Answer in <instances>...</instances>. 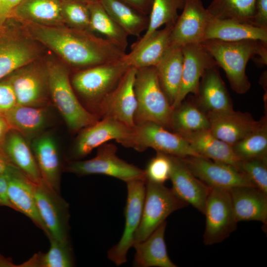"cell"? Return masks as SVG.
<instances>
[{
  "instance_id": "cell-7",
  "label": "cell",
  "mask_w": 267,
  "mask_h": 267,
  "mask_svg": "<svg viewBox=\"0 0 267 267\" xmlns=\"http://www.w3.org/2000/svg\"><path fill=\"white\" fill-rule=\"evenodd\" d=\"M204 215L205 227L203 242L212 245L222 242L237 228L229 190L211 188Z\"/></svg>"
},
{
  "instance_id": "cell-37",
  "label": "cell",
  "mask_w": 267,
  "mask_h": 267,
  "mask_svg": "<svg viewBox=\"0 0 267 267\" xmlns=\"http://www.w3.org/2000/svg\"><path fill=\"white\" fill-rule=\"evenodd\" d=\"M185 0H152L149 23L144 35L132 46L143 42L161 26L174 25L178 15V10L182 9Z\"/></svg>"
},
{
  "instance_id": "cell-41",
  "label": "cell",
  "mask_w": 267,
  "mask_h": 267,
  "mask_svg": "<svg viewBox=\"0 0 267 267\" xmlns=\"http://www.w3.org/2000/svg\"><path fill=\"white\" fill-rule=\"evenodd\" d=\"M239 169L254 186L267 193V157L240 161Z\"/></svg>"
},
{
  "instance_id": "cell-50",
  "label": "cell",
  "mask_w": 267,
  "mask_h": 267,
  "mask_svg": "<svg viewBox=\"0 0 267 267\" xmlns=\"http://www.w3.org/2000/svg\"><path fill=\"white\" fill-rule=\"evenodd\" d=\"M0 267H17L9 258H5L0 255Z\"/></svg>"
},
{
  "instance_id": "cell-42",
  "label": "cell",
  "mask_w": 267,
  "mask_h": 267,
  "mask_svg": "<svg viewBox=\"0 0 267 267\" xmlns=\"http://www.w3.org/2000/svg\"><path fill=\"white\" fill-rule=\"evenodd\" d=\"M171 167L170 156L157 152L144 170L145 178L154 183H164L170 179Z\"/></svg>"
},
{
  "instance_id": "cell-51",
  "label": "cell",
  "mask_w": 267,
  "mask_h": 267,
  "mask_svg": "<svg viewBox=\"0 0 267 267\" xmlns=\"http://www.w3.org/2000/svg\"><path fill=\"white\" fill-rule=\"evenodd\" d=\"M75 0L83 2L88 4L92 2L98 1L99 0Z\"/></svg>"
},
{
  "instance_id": "cell-32",
  "label": "cell",
  "mask_w": 267,
  "mask_h": 267,
  "mask_svg": "<svg viewBox=\"0 0 267 267\" xmlns=\"http://www.w3.org/2000/svg\"><path fill=\"white\" fill-rule=\"evenodd\" d=\"M3 115L11 129L25 138H35L45 126L47 118L45 107L18 104Z\"/></svg>"
},
{
  "instance_id": "cell-43",
  "label": "cell",
  "mask_w": 267,
  "mask_h": 267,
  "mask_svg": "<svg viewBox=\"0 0 267 267\" xmlns=\"http://www.w3.org/2000/svg\"><path fill=\"white\" fill-rule=\"evenodd\" d=\"M17 104L12 87L4 78L0 81V115H4Z\"/></svg>"
},
{
  "instance_id": "cell-44",
  "label": "cell",
  "mask_w": 267,
  "mask_h": 267,
  "mask_svg": "<svg viewBox=\"0 0 267 267\" xmlns=\"http://www.w3.org/2000/svg\"><path fill=\"white\" fill-rule=\"evenodd\" d=\"M252 24L267 28V0H256Z\"/></svg>"
},
{
  "instance_id": "cell-8",
  "label": "cell",
  "mask_w": 267,
  "mask_h": 267,
  "mask_svg": "<svg viewBox=\"0 0 267 267\" xmlns=\"http://www.w3.org/2000/svg\"><path fill=\"white\" fill-rule=\"evenodd\" d=\"M129 67L122 60L89 67L77 73L72 85L85 98L96 104L117 85Z\"/></svg>"
},
{
  "instance_id": "cell-47",
  "label": "cell",
  "mask_w": 267,
  "mask_h": 267,
  "mask_svg": "<svg viewBox=\"0 0 267 267\" xmlns=\"http://www.w3.org/2000/svg\"><path fill=\"white\" fill-rule=\"evenodd\" d=\"M19 170L8 160L3 151L0 150V175L12 174Z\"/></svg>"
},
{
  "instance_id": "cell-3",
  "label": "cell",
  "mask_w": 267,
  "mask_h": 267,
  "mask_svg": "<svg viewBox=\"0 0 267 267\" xmlns=\"http://www.w3.org/2000/svg\"><path fill=\"white\" fill-rule=\"evenodd\" d=\"M134 89L135 125L151 122L171 128L174 108L160 84L154 66L136 69Z\"/></svg>"
},
{
  "instance_id": "cell-6",
  "label": "cell",
  "mask_w": 267,
  "mask_h": 267,
  "mask_svg": "<svg viewBox=\"0 0 267 267\" xmlns=\"http://www.w3.org/2000/svg\"><path fill=\"white\" fill-rule=\"evenodd\" d=\"M129 147L140 151L150 147L157 152L180 158L200 156L181 134L151 122L135 125Z\"/></svg>"
},
{
  "instance_id": "cell-13",
  "label": "cell",
  "mask_w": 267,
  "mask_h": 267,
  "mask_svg": "<svg viewBox=\"0 0 267 267\" xmlns=\"http://www.w3.org/2000/svg\"><path fill=\"white\" fill-rule=\"evenodd\" d=\"M136 70L129 67L116 87L98 104L104 117L113 118L131 128L135 126L137 101L134 84Z\"/></svg>"
},
{
  "instance_id": "cell-35",
  "label": "cell",
  "mask_w": 267,
  "mask_h": 267,
  "mask_svg": "<svg viewBox=\"0 0 267 267\" xmlns=\"http://www.w3.org/2000/svg\"><path fill=\"white\" fill-rule=\"evenodd\" d=\"M107 13L128 36L139 37L146 30L147 19L120 0H99Z\"/></svg>"
},
{
  "instance_id": "cell-16",
  "label": "cell",
  "mask_w": 267,
  "mask_h": 267,
  "mask_svg": "<svg viewBox=\"0 0 267 267\" xmlns=\"http://www.w3.org/2000/svg\"><path fill=\"white\" fill-rule=\"evenodd\" d=\"M133 128L113 118L104 117L83 129L76 141L74 155L76 157L86 156L94 148L113 139L128 147Z\"/></svg>"
},
{
  "instance_id": "cell-27",
  "label": "cell",
  "mask_w": 267,
  "mask_h": 267,
  "mask_svg": "<svg viewBox=\"0 0 267 267\" xmlns=\"http://www.w3.org/2000/svg\"><path fill=\"white\" fill-rule=\"evenodd\" d=\"M215 39L224 41L246 40L267 43V28L234 20L212 17L207 27L204 41Z\"/></svg>"
},
{
  "instance_id": "cell-23",
  "label": "cell",
  "mask_w": 267,
  "mask_h": 267,
  "mask_svg": "<svg viewBox=\"0 0 267 267\" xmlns=\"http://www.w3.org/2000/svg\"><path fill=\"white\" fill-rule=\"evenodd\" d=\"M237 222L258 221L267 224V193L254 186H239L229 190Z\"/></svg>"
},
{
  "instance_id": "cell-40",
  "label": "cell",
  "mask_w": 267,
  "mask_h": 267,
  "mask_svg": "<svg viewBox=\"0 0 267 267\" xmlns=\"http://www.w3.org/2000/svg\"><path fill=\"white\" fill-rule=\"evenodd\" d=\"M64 22L72 28L89 30L90 15L88 4L75 0H61Z\"/></svg>"
},
{
  "instance_id": "cell-21",
  "label": "cell",
  "mask_w": 267,
  "mask_h": 267,
  "mask_svg": "<svg viewBox=\"0 0 267 267\" xmlns=\"http://www.w3.org/2000/svg\"><path fill=\"white\" fill-rule=\"evenodd\" d=\"M174 25H166L157 30L141 44L131 47L122 60L136 69L155 66L171 47V34Z\"/></svg>"
},
{
  "instance_id": "cell-38",
  "label": "cell",
  "mask_w": 267,
  "mask_h": 267,
  "mask_svg": "<svg viewBox=\"0 0 267 267\" xmlns=\"http://www.w3.org/2000/svg\"><path fill=\"white\" fill-rule=\"evenodd\" d=\"M255 2L256 0H213L206 8L215 18L252 24Z\"/></svg>"
},
{
  "instance_id": "cell-10",
  "label": "cell",
  "mask_w": 267,
  "mask_h": 267,
  "mask_svg": "<svg viewBox=\"0 0 267 267\" xmlns=\"http://www.w3.org/2000/svg\"><path fill=\"white\" fill-rule=\"evenodd\" d=\"M126 183L128 192L124 230L119 242L107 252L108 259L118 266L127 262L128 252L133 247L141 219L145 193V178L132 179Z\"/></svg>"
},
{
  "instance_id": "cell-34",
  "label": "cell",
  "mask_w": 267,
  "mask_h": 267,
  "mask_svg": "<svg viewBox=\"0 0 267 267\" xmlns=\"http://www.w3.org/2000/svg\"><path fill=\"white\" fill-rule=\"evenodd\" d=\"M89 11V31L98 32L123 51L128 46L127 33L105 11L99 0L88 3Z\"/></svg>"
},
{
  "instance_id": "cell-49",
  "label": "cell",
  "mask_w": 267,
  "mask_h": 267,
  "mask_svg": "<svg viewBox=\"0 0 267 267\" xmlns=\"http://www.w3.org/2000/svg\"><path fill=\"white\" fill-rule=\"evenodd\" d=\"M11 128L3 115H0V150L3 151V144Z\"/></svg>"
},
{
  "instance_id": "cell-5",
  "label": "cell",
  "mask_w": 267,
  "mask_h": 267,
  "mask_svg": "<svg viewBox=\"0 0 267 267\" xmlns=\"http://www.w3.org/2000/svg\"><path fill=\"white\" fill-rule=\"evenodd\" d=\"M188 205L172 188L166 187L164 183H154L145 179L141 219L135 233L134 244L146 238L172 213Z\"/></svg>"
},
{
  "instance_id": "cell-14",
  "label": "cell",
  "mask_w": 267,
  "mask_h": 267,
  "mask_svg": "<svg viewBox=\"0 0 267 267\" xmlns=\"http://www.w3.org/2000/svg\"><path fill=\"white\" fill-rule=\"evenodd\" d=\"M182 10L172 30L171 46L182 47L201 44L212 16L202 0H185Z\"/></svg>"
},
{
  "instance_id": "cell-52",
  "label": "cell",
  "mask_w": 267,
  "mask_h": 267,
  "mask_svg": "<svg viewBox=\"0 0 267 267\" xmlns=\"http://www.w3.org/2000/svg\"></svg>"
},
{
  "instance_id": "cell-11",
  "label": "cell",
  "mask_w": 267,
  "mask_h": 267,
  "mask_svg": "<svg viewBox=\"0 0 267 267\" xmlns=\"http://www.w3.org/2000/svg\"><path fill=\"white\" fill-rule=\"evenodd\" d=\"M35 196L39 213L46 228L48 238L69 240V204L43 180L36 184Z\"/></svg>"
},
{
  "instance_id": "cell-15",
  "label": "cell",
  "mask_w": 267,
  "mask_h": 267,
  "mask_svg": "<svg viewBox=\"0 0 267 267\" xmlns=\"http://www.w3.org/2000/svg\"><path fill=\"white\" fill-rule=\"evenodd\" d=\"M11 84L18 105L45 107L48 91L46 68L26 65L5 77Z\"/></svg>"
},
{
  "instance_id": "cell-29",
  "label": "cell",
  "mask_w": 267,
  "mask_h": 267,
  "mask_svg": "<svg viewBox=\"0 0 267 267\" xmlns=\"http://www.w3.org/2000/svg\"><path fill=\"white\" fill-rule=\"evenodd\" d=\"M10 18L56 26L64 22L61 0H22L13 10Z\"/></svg>"
},
{
  "instance_id": "cell-30",
  "label": "cell",
  "mask_w": 267,
  "mask_h": 267,
  "mask_svg": "<svg viewBox=\"0 0 267 267\" xmlns=\"http://www.w3.org/2000/svg\"><path fill=\"white\" fill-rule=\"evenodd\" d=\"M2 150L10 162L31 181L36 184L43 181L32 150L20 134L11 129Z\"/></svg>"
},
{
  "instance_id": "cell-18",
  "label": "cell",
  "mask_w": 267,
  "mask_h": 267,
  "mask_svg": "<svg viewBox=\"0 0 267 267\" xmlns=\"http://www.w3.org/2000/svg\"><path fill=\"white\" fill-rule=\"evenodd\" d=\"M183 68L179 89L173 105L178 106L190 93L197 94L200 79L205 71L216 65L210 53L201 44H192L182 47Z\"/></svg>"
},
{
  "instance_id": "cell-46",
  "label": "cell",
  "mask_w": 267,
  "mask_h": 267,
  "mask_svg": "<svg viewBox=\"0 0 267 267\" xmlns=\"http://www.w3.org/2000/svg\"><path fill=\"white\" fill-rule=\"evenodd\" d=\"M10 174L0 175V206H6L12 209L7 193L8 181Z\"/></svg>"
},
{
  "instance_id": "cell-28",
  "label": "cell",
  "mask_w": 267,
  "mask_h": 267,
  "mask_svg": "<svg viewBox=\"0 0 267 267\" xmlns=\"http://www.w3.org/2000/svg\"><path fill=\"white\" fill-rule=\"evenodd\" d=\"M181 135L199 156L239 169L240 161L235 155L232 145L217 138L209 129Z\"/></svg>"
},
{
  "instance_id": "cell-9",
  "label": "cell",
  "mask_w": 267,
  "mask_h": 267,
  "mask_svg": "<svg viewBox=\"0 0 267 267\" xmlns=\"http://www.w3.org/2000/svg\"><path fill=\"white\" fill-rule=\"evenodd\" d=\"M102 145L94 158L70 162L66 166L65 170L79 176L104 175L125 182L145 178L144 170L117 156V148L114 145L104 144Z\"/></svg>"
},
{
  "instance_id": "cell-33",
  "label": "cell",
  "mask_w": 267,
  "mask_h": 267,
  "mask_svg": "<svg viewBox=\"0 0 267 267\" xmlns=\"http://www.w3.org/2000/svg\"><path fill=\"white\" fill-rule=\"evenodd\" d=\"M197 104L183 101L174 109L171 128L176 133L184 135L210 129L207 114Z\"/></svg>"
},
{
  "instance_id": "cell-36",
  "label": "cell",
  "mask_w": 267,
  "mask_h": 267,
  "mask_svg": "<svg viewBox=\"0 0 267 267\" xmlns=\"http://www.w3.org/2000/svg\"><path fill=\"white\" fill-rule=\"evenodd\" d=\"M50 247L45 253L35 254L29 260L17 267H72L75 265L70 241H61L48 238Z\"/></svg>"
},
{
  "instance_id": "cell-22",
  "label": "cell",
  "mask_w": 267,
  "mask_h": 267,
  "mask_svg": "<svg viewBox=\"0 0 267 267\" xmlns=\"http://www.w3.org/2000/svg\"><path fill=\"white\" fill-rule=\"evenodd\" d=\"M32 149L43 180L60 193L62 164L57 146L49 134L34 138Z\"/></svg>"
},
{
  "instance_id": "cell-48",
  "label": "cell",
  "mask_w": 267,
  "mask_h": 267,
  "mask_svg": "<svg viewBox=\"0 0 267 267\" xmlns=\"http://www.w3.org/2000/svg\"><path fill=\"white\" fill-rule=\"evenodd\" d=\"M134 8L137 9L140 13L145 14L148 11L149 6L152 0H121Z\"/></svg>"
},
{
  "instance_id": "cell-25",
  "label": "cell",
  "mask_w": 267,
  "mask_h": 267,
  "mask_svg": "<svg viewBox=\"0 0 267 267\" xmlns=\"http://www.w3.org/2000/svg\"><path fill=\"white\" fill-rule=\"evenodd\" d=\"M36 183L20 170L10 175L7 193L12 209L25 215L47 236L46 228L41 218L35 196Z\"/></svg>"
},
{
  "instance_id": "cell-45",
  "label": "cell",
  "mask_w": 267,
  "mask_h": 267,
  "mask_svg": "<svg viewBox=\"0 0 267 267\" xmlns=\"http://www.w3.org/2000/svg\"><path fill=\"white\" fill-rule=\"evenodd\" d=\"M22 0H0V29L10 18L11 14Z\"/></svg>"
},
{
  "instance_id": "cell-26",
  "label": "cell",
  "mask_w": 267,
  "mask_h": 267,
  "mask_svg": "<svg viewBox=\"0 0 267 267\" xmlns=\"http://www.w3.org/2000/svg\"><path fill=\"white\" fill-rule=\"evenodd\" d=\"M166 222L161 224L144 240L134 243V266L136 267H177L168 256L165 241Z\"/></svg>"
},
{
  "instance_id": "cell-17",
  "label": "cell",
  "mask_w": 267,
  "mask_h": 267,
  "mask_svg": "<svg viewBox=\"0 0 267 267\" xmlns=\"http://www.w3.org/2000/svg\"><path fill=\"white\" fill-rule=\"evenodd\" d=\"M210 131L220 139L232 145L260 128L267 118L256 121L248 113L235 111L207 113Z\"/></svg>"
},
{
  "instance_id": "cell-19",
  "label": "cell",
  "mask_w": 267,
  "mask_h": 267,
  "mask_svg": "<svg viewBox=\"0 0 267 267\" xmlns=\"http://www.w3.org/2000/svg\"><path fill=\"white\" fill-rule=\"evenodd\" d=\"M36 55L34 46L22 38L7 21L0 29V81L30 64Z\"/></svg>"
},
{
  "instance_id": "cell-20",
  "label": "cell",
  "mask_w": 267,
  "mask_h": 267,
  "mask_svg": "<svg viewBox=\"0 0 267 267\" xmlns=\"http://www.w3.org/2000/svg\"><path fill=\"white\" fill-rule=\"evenodd\" d=\"M170 156L172 189L182 200L203 214L211 187L190 172L181 158Z\"/></svg>"
},
{
  "instance_id": "cell-39",
  "label": "cell",
  "mask_w": 267,
  "mask_h": 267,
  "mask_svg": "<svg viewBox=\"0 0 267 267\" xmlns=\"http://www.w3.org/2000/svg\"><path fill=\"white\" fill-rule=\"evenodd\" d=\"M232 146L240 161L267 157V122Z\"/></svg>"
},
{
  "instance_id": "cell-2",
  "label": "cell",
  "mask_w": 267,
  "mask_h": 267,
  "mask_svg": "<svg viewBox=\"0 0 267 267\" xmlns=\"http://www.w3.org/2000/svg\"><path fill=\"white\" fill-rule=\"evenodd\" d=\"M201 44L210 53L217 65L222 68L232 90L244 94L250 89L251 84L246 73L250 59L259 64L267 65V43L246 40L224 41L206 40Z\"/></svg>"
},
{
  "instance_id": "cell-24",
  "label": "cell",
  "mask_w": 267,
  "mask_h": 267,
  "mask_svg": "<svg viewBox=\"0 0 267 267\" xmlns=\"http://www.w3.org/2000/svg\"><path fill=\"white\" fill-rule=\"evenodd\" d=\"M218 67L216 65L205 71L200 79L196 95L198 105L207 113L233 109L231 98L220 76Z\"/></svg>"
},
{
  "instance_id": "cell-12",
  "label": "cell",
  "mask_w": 267,
  "mask_h": 267,
  "mask_svg": "<svg viewBox=\"0 0 267 267\" xmlns=\"http://www.w3.org/2000/svg\"><path fill=\"white\" fill-rule=\"evenodd\" d=\"M181 158L190 172L211 188L229 190L239 186H254L243 173L231 165L201 156Z\"/></svg>"
},
{
  "instance_id": "cell-31",
  "label": "cell",
  "mask_w": 267,
  "mask_h": 267,
  "mask_svg": "<svg viewBox=\"0 0 267 267\" xmlns=\"http://www.w3.org/2000/svg\"><path fill=\"white\" fill-rule=\"evenodd\" d=\"M183 62L182 47L171 46L154 66L161 86L172 106L179 89Z\"/></svg>"
},
{
  "instance_id": "cell-1",
  "label": "cell",
  "mask_w": 267,
  "mask_h": 267,
  "mask_svg": "<svg viewBox=\"0 0 267 267\" xmlns=\"http://www.w3.org/2000/svg\"><path fill=\"white\" fill-rule=\"evenodd\" d=\"M27 23L34 39L74 66L91 67L113 62L121 60L126 53L109 40L87 30Z\"/></svg>"
},
{
  "instance_id": "cell-4",
  "label": "cell",
  "mask_w": 267,
  "mask_h": 267,
  "mask_svg": "<svg viewBox=\"0 0 267 267\" xmlns=\"http://www.w3.org/2000/svg\"><path fill=\"white\" fill-rule=\"evenodd\" d=\"M46 70L49 93L69 128L76 132L96 123V117L82 106L74 93L66 68L51 62Z\"/></svg>"
}]
</instances>
